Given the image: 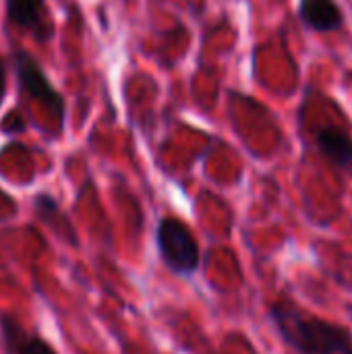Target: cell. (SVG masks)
Returning a JSON list of instances; mask_svg holds the SVG:
<instances>
[{"instance_id": "obj_1", "label": "cell", "mask_w": 352, "mask_h": 354, "mask_svg": "<svg viewBox=\"0 0 352 354\" xmlns=\"http://www.w3.org/2000/svg\"><path fill=\"white\" fill-rule=\"evenodd\" d=\"M268 319L284 346L297 354H352L349 328L309 313L290 297L270 303Z\"/></svg>"}, {"instance_id": "obj_2", "label": "cell", "mask_w": 352, "mask_h": 354, "mask_svg": "<svg viewBox=\"0 0 352 354\" xmlns=\"http://www.w3.org/2000/svg\"><path fill=\"white\" fill-rule=\"evenodd\" d=\"M156 249L164 268L176 278H193L201 268V247L191 226L178 216H162L156 226Z\"/></svg>"}, {"instance_id": "obj_3", "label": "cell", "mask_w": 352, "mask_h": 354, "mask_svg": "<svg viewBox=\"0 0 352 354\" xmlns=\"http://www.w3.org/2000/svg\"><path fill=\"white\" fill-rule=\"evenodd\" d=\"M17 73H19V81H21L23 89L29 95H33L35 100L44 102L48 106V110H52L58 118H62V114H64L62 97L54 91V87L48 83L44 73L37 68V64L27 54H17Z\"/></svg>"}, {"instance_id": "obj_4", "label": "cell", "mask_w": 352, "mask_h": 354, "mask_svg": "<svg viewBox=\"0 0 352 354\" xmlns=\"http://www.w3.org/2000/svg\"><path fill=\"white\" fill-rule=\"evenodd\" d=\"M313 141L317 151L336 168H352V135L338 124H322L313 133Z\"/></svg>"}, {"instance_id": "obj_5", "label": "cell", "mask_w": 352, "mask_h": 354, "mask_svg": "<svg viewBox=\"0 0 352 354\" xmlns=\"http://www.w3.org/2000/svg\"><path fill=\"white\" fill-rule=\"evenodd\" d=\"M301 23L319 33L338 31L344 25V12L336 0H299Z\"/></svg>"}, {"instance_id": "obj_6", "label": "cell", "mask_w": 352, "mask_h": 354, "mask_svg": "<svg viewBox=\"0 0 352 354\" xmlns=\"http://www.w3.org/2000/svg\"><path fill=\"white\" fill-rule=\"evenodd\" d=\"M2 342L6 354H58L44 338L27 332L12 317H2Z\"/></svg>"}, {"instance_id": "obj_7", "label": "cell", "mask_w": 352, "mask_h": 354, "mask_svg": "<svg viewBox=\"0 0 352 354\" xmlns=\"http://www.w3.org/2000/svg\"><path fill=\"white\" fill-rule=\"evenodd\" d=\"M8 19L19 27L39 29L44 19V0H6Z\"/></svg>"}, {"instance_id": "obj_8", "label": "cell", "mask_w": 352, "mask_h": 354, "mask_svg": "<svg viewBox=\"0 0 352 354\" xmlns=\"http://www.w3.org/2000/svg\"><path fill=\"white\" fill-rule=\"evenodd\" d=\"M2 95H4V66L0 60V102H2Z\"/></svg>"}]
</instances>
